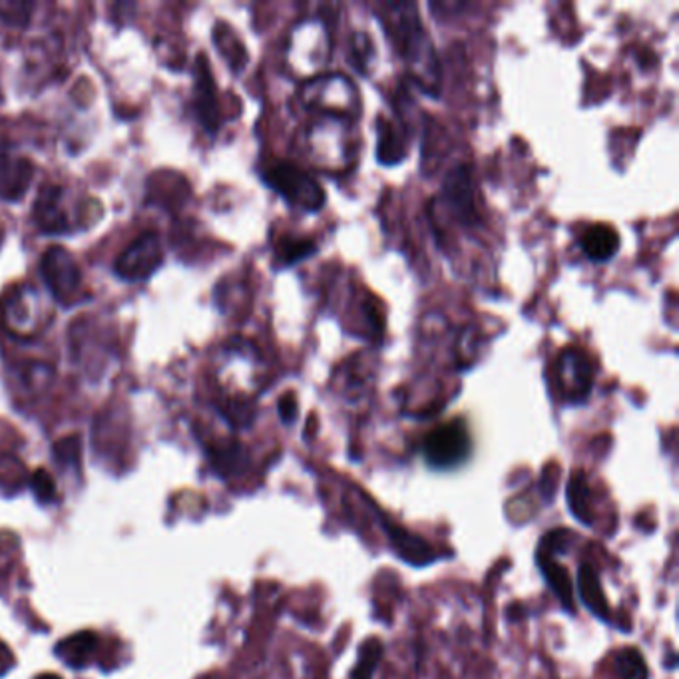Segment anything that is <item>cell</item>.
I'll list each match as a JSON object with an SVG mask.
<instances>
[{"instance_id":"7","label":"cell","mask_w":679,"mask_h":679,"mask_svg":"<svg viewBox=\"0 0 679 679\" xmlns=\"http://www.w3.org/2000/svg\"><path fill=\"white\" fill-rule=\"evenodd\" d=\"M556 383L567 404H582L594 387L596 369L587 353L577 347L564 349L556 359Z\"/></svg>"},{"instance_id":"21","label":"cell","mask_w":679,"mask_h":679,"mask_svg":"<svg viewBox=\"0 0 679 679\" xmlns=\"http://www.w3.org/2000/svg\"><path fill=\"white\" fill-rule=\"evenodd\" d=\"M567 510L574 519L584 526H594V506H592V490L587 484V476L582 470H576L566 489Z\"/></svg>"},{"instance_id":"24","label":"cell","mask_w":679,"mask_h":679,"mask_svg":"<svg viewBox=\"0 0 679 679\" xmlns=\"http://www.w3.org/2000/svg\"><path fill=\"white\" fill-rule=\"evenodd\" d=\"M384 655V644L379 637H369L364 640L359 647L357 664L351 670V679H373L374 670L383 662Z\"/></svg>"},{"instance_id":"16","label":"cell","mask_w":679,"mask_h":679,"mask_svg":"<svg viewBox=\"0 0 679 679\" xmlns=\"http://www.w3.org/2000/svg\"><path fill=\"white\" fill-rule=\"evenodd\" d=\"M196 114L201 124L206 126L209 134H216L221 124L219 106H218V92L214 78H211L209 68L206 66L204 56H199L198 66V82H196Z\"/></svg>"},{"instance_id":"11","label":"cell","mask_w":679,"mask_h":679,"mask_svg":"<svg viewBox=\"0 0 679 679\" xmlns=\"http://www.w3.org/2000/svg\"><path fill=\"white\" fill-rule=\"evenodd\" d=\"M374 514L379 516L383 532L387 536L393 552L399 556L403 562H407L414 567H424L441 560V554L432 548L431 542H427L422 536L414 534L404 529V526L391 520L387 514H383L379 509H374Z\"/></svg>"},{"instance_id":"10","label":"cell","mask_w":679,"mask_h":679,"mask_svg":"<svg viewBox=\"0 0 679 679\" xmlns=\"http://www.w3.org/2000/svg\"><path fill=\"white\" fill-rule=\"evenodd\" d=\"M161 263H164L161 239L156 231H148L121 251L114 271L124 281H146L160 269Z\"/></svg>"},{"instance_id":"3","label":"cell","mask_w":679,"mask_h":679,"mask_svg":"<svg viewBox=\"0 0 679 679\" xmlns=\"http://www.w3.org/2000/svg\"><path fill=\"white\" fill-rule=\"evenodd\" d=\"M297 98L307 112L317 116H337L357 121L363 110L357 86L349 76L341 73L303 80Z\"/></svg>"},{"instance_id":"27","label":"cell","mask_w":679,"mask_h":679,"mask_svg":"<svg viewBox=\"0 0 679 679\" xmlns=\"http://www.w3.org/2000/svg\"><path fill=\"white\" fill-rule=\"evenodd\" d=\"M374 58L373 40L367 33H354L351 38V63L361 74L369 73V66Z\"/></svg>"},{"instance_id":"26","label":"cell","mask_w":679,"mask_h":679,"mask_svg":"<svg viewBox=\"0 0 679 679\" xmlns=\"http://www.w3.org/2000/svg\"><path fill=\"white\" fill-rule=\"evenodd\" d=\"M574 540H576V534L572 530L554 529L542 536V540L538 544V552L554 556V558L556 556H566L567 552H570Z\"/></svg>"},{"instance_id":"30","label":"cell","mask_w":679,"mask_h":679,"mask_svg":"<svg viewBox=\"0 0 679 679\" xmlns=\"http://www.w3.org/2000/svg\"><path fill=\"white\" fill-rule=\"evenodd\" d=\"M30 490L36 496L38 502L48 504L54 502L58 499V490H56V482L53 479V474L46 472L44 469L34 470V474L30 476Z\"/></svg>"},{"instance_id":"17","label":"cell","mask_w":679,"mask_h":679,"mask_svg":"<svg viewBox=\"0 0 679 679\" xmlns=\"http://www.w3.org/2000/svg\"><path fill=\"white\" fill-rule=\"evenodd\" d=\"M374 126H377L379 134L374 156L384 166L401 164L404 156H407V136H404V130L387 116H379L374 120Z\"/></svg>"},{"instance_id":"1","label":"cell","mask_w":679,"mask_h":679,"mask_svg":"<svg viewBox=\"0 0 679 679\" xmlns=\"http://www.w3.org/2000/svg\"><path fill=\"white\" fill-rule=\"evenodd\" d=\"M384 30L407 64L412 82L422 92L437 98L441 92V63L427 28L421 23L417 5H387Z\"/></svg>"},{"instance_id":"25","label":"cell","mask_w":679,"mask_h":679,"mask_svg":"<svg viewBox=\"0 0 679 679\" xmlns=\"http://www.w3.org/2000/svg\"><path fill=\"white\" fill-rule=\"evenodd\" d=\"M614 667L620 679H650V667H647L642 652L632 645L616 652Z\"/></svg>"},{"instance_id":"22","label":"cell","mask_w":679,"mask_h":679,"mask_svg":"<svg viewBox=\"0 0 679 679\" xmlns=\"http://www.w3.org/2000/svg\"><path fill=\"white\" fill-rule=\"evenodd\" d=\"M33 303H36V291L30 287H20L8 299L5 307L6 327L15 333H30L34 325Z\"/></svg>"},{"instance_id":"19","label":"cell","mask_w":679,"mask_h":679,"mask_svg":"<svg viewBox=\"0 0 679 679\" xmlns=\"http://www.w3.org/2000/svg\"><path fill=\"white\" fill-rule=\"evenodd\" d=\"M580 246L587 259L594 263H606L620 249V238H617V231L612 226L596 224L584 231Z\"/></svg>"},{"instance_id":"15","label":"cell","mask_w":679,"mask_h":679,"mask_svg":"<svg viewBox=\"0 0 679 679\" xmlns=\"http://www.w3.org/2000/svg\"><path fill=\"white\" fill-rule=\"evenodd\" d=\"M536 564L540 567V574L544 577L546 586L550 587L552 594L558 597L562 610L567 616H576V597H574V587L570 580V572L554 558V556L536 552Z\"/></svg>"},{"instance_id":"18","label":"cell","mask_w":679,"mask_h":679,"mask_svg":"<svg viewBox=\"0 0 679 679\" xmlns=\"http://www.w3.org/2000/svg\"><path fill=\"white\" fill-rule=\"evenodd\" d=\"M98 652V635L94 632H78L64 637L56 644L54 654L63 660L68 667H86Z\"/></svg>"},{"instance_id":"23","label":"cell","mask_w":679,"mask_h":679,"mask_svg":"<svg viewBox=\"0 0 679 679\" xmlns=\"http://www.w3.org/2000/svg\"><path fill=\"white\" fill-rule=\"evenodd\" d=\"M317 253V243L307 238H291L286 236L277 241L276 257L281 267H291L297 263L309 259Z\"/></svg>"},{"instance_id":"6","label":"cell","mask_w":679,"mask_h":679,"mask_svg":"<svg viewBox=\"0 0 679 679\" xmlns=\"http://www.w3.org/2000/svg\"><path fill=\"white\" fill-rule=\"evenodd\" d=\"M472 454V437L469 424L452 419L432 429L422 441V456L434 470H454Z\"/></svg>"},{"instance_id":"14","label":"cell","mask_w":679,"mask_h":679,"mask_svg":"<svg viewBox=\"0 0 679 679\" xmlns=\"http://www.w3.org/2000/svg\"><path fill=\"white\" fill-rule=\"evenodd\" d=\"M576 587H577V597H580L586 610L590 612L597 620L610 624V604L602 590L600 576L594 570L590 562H582L577 566V576H576Z\"/></svg>"},{"instance_id":"9","label":"cell","mask_w":679,"mask_h":679,"mask_svg":"<svg viewBox=\"0 0 679 679\" xmlns=\"http://www.w3.org/2000/svg\"><path fill=\"white\" fill-rule=\"evenodd\" d=\"M40 273L46 283L48 291L60 306H73L74 297L80 293L82 283V271H80L73 253L64 247H48L40 261Z\"/></svg>"},{"instance_id":"33","label":"cell","mask_w":679,"mask_h":679,"mask_svg":"<svg viewBox=\"0 0 679 679\" xmlns=\"http://www.w3.org/2000/svg\"><path fill=\"white\" fill-rule=\"evenodd\" d=\"M675 662H677V655H675V652L672 650V652H670V657H667V667H670V670H674V667H675Z\"/></svg>"},{"instance_id":"28","label":"cell","mask_w":679,"mask_h":679,"mask_svg":"<svg viewBox=\"0 0 679 679\" xmlns=\"http://www.w3.org/2000/svg\"><path fill=\"white\" fill-rule=\"evenodd\" d=\"M33 3H16V0H0V20L5 24L23 28L28 24L30 13H33Z\"/></svg>"},{"instance_id":"31","label":"cell","mask_w":679,"mask_h":679,"mask_svg":"<svg viewBox=\"0 0 679 679\" xmlns=\"http://www.w3.org/2000/svg\"><path fill=\"white\" fill-rule=\"evenodd\" d=\"M277 411H279V419L283 421V424H293V421L297 419L299 404H297L296 397H293V394L289 393V394H286V397L279 399Z\"/></svg>"},{"instance_id":"20","label":"cell","mask_w":679,"mask_h":679,"mask_svg":"<svg viewBox=\"0 0 679 679\" xmlns=\"http://www.w3.org/2000/svg\"><path fill=\"white\" fill-rule=\"evenodd\" d=\"M209 462L219 476L224 479H231V476H239L247 470L249 466V452L238 441H229L224 444H216L214 449H209Z\"/></svg>"},{"instance_id":"13","label":"cell","mask_w":679,"mask_h":679,"mask_svg":"<svg viewBox=\"0 0 679 679\" xmlns=\"http://www.w3.org/2000/svg\"><path fill=\"white\" fill-rule=\"evenodd\" d=\"M34 178V168L26 158L0 156V199H23Z\"/></svg>"},{"instance_id":"32","label":"cell","mask_w":679,"mask_h":679,"mask_svg":"<svg viewBox=\"0 0 679 679\" xmlns=\"http://www.w3.org/2000/svg\"><path fill=\"white\" fill-rule=\"evenodd\" d=\"M15 665V657H13V652L8 650V645L0 642V675L8 674L10 670H13Z\"/></svg>"},{"instance_id":"34","label":"cell","mask_w":679,"mask_h":679,"mask_svg":"<svg viewBox=\"0 0 679 679\" xmlns=\"http://www.w3.org/2000/svg\"><path fill=\"white\" fill-rule=\"evenodd\" d=\"M36 679H60L56 674H40Z\"/></svg>"},{"instance_id":"12","label":"cell","mask_w":679,"mask_h":679,"mask_svg":"<svg viewBox=\"0 0 679 679\" xmlns=\"http://www.w3.org/2000/svg\"><path fill=\"white\" fill-rule=\"evenodd\" d=\"M34 224L46 236H60L68 231V214L64 209V189L54 184L40 188L34 201Z\"/></svg>"},{"instance_id":"8","label":"cell","mask_w":679,"mask_h":679,"mask_svg":"<svg viewBox=\"0 0 679 679\" xmlns=\"http://www.w3.org/2000/svg\"><path fill=\"white\" fill-rule=\"evenodd\" d=\"M441 206L447 214L456 219L462 228H474L479 224V208H476L474 179L469 166H454L442 179V189L439 196Z\"/></svg>"},{"instance_id":"29","label":"cell","mask_w":679,"mask_h":679,"mask_svg":"<svg viewBox=\"0 0 679 679\" xmlns=\"http://www.w3.org/2000/svg\"><path fill=\"white\" fill-rule=\"evenodd\" d=\"M53 452L58 464L78 466L80 459H82V441H80L78 434H70V437H64L58 442H54Z\"/></svg>"},{"instance_id":"35","label":"cell","mask_w":679,"mask_h":679,"mask_svg":"<svg viewBox=\"0 0 679 679\" xmlns=\"http://www.w3.org/2000/svg\"><path fill=\"white\" fill-rule=\"evenodd\" d=\"M0 246H3V231H0Z\"/></svg>"},{"instance_id":"4","label":"cell","mask_w":679,"mask_h":679,"mask_svg":"<svg viewBox=\"0 0 679 679\" xmlns=\"http://www.w3.org/2000/svg\"><path fill=\"white\" fill-rule=\"evenodd\" d=\"M331 60V36L319 18H306L291 30L286 46V63L299 80L319 76Z\"/></svg>"},{"instance_id":"2","label":"cell","mask_w":679,"mask_h":679,"mask_svg":"<svg viewBox=\"0 0 679 679\" xmlns=\"http://www.w3.org/2000/svg\"><path fill=\"white\" fill-rule=\"evenodd\" d=\"M359 151L354 121L337 116H317L306 131V154L323 171H347Z\"/></svg>"},{"instance_id":"5","label":"cell","mask_w":679,"mask_h":679,"mask_svg":"<svg viewBox=\"0 0 679 679\" xmlns=\"http://www.w3.org/2000/svg\"><path fill=\"white\" fill-rule=\"evenodd\" d=\"M263 181L283 198L293 209L315 214L325 206V191L319 181L307 174L306 170L291 164V161H277L263 170Z\"/></svg>"}]
</instances>
